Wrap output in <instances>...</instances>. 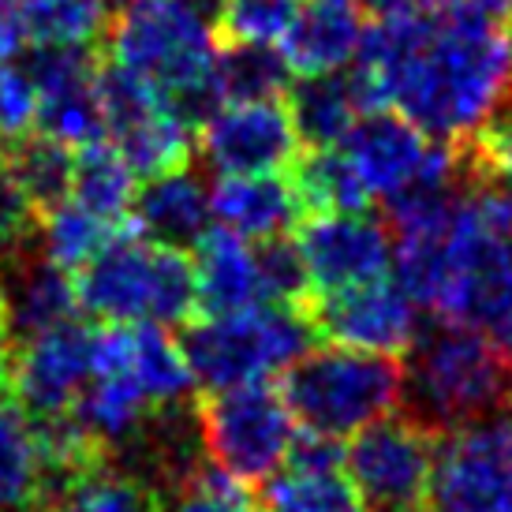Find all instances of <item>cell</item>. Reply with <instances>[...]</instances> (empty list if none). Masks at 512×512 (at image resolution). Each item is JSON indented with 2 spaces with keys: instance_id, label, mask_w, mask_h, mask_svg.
Instances as JSON below:
<instances>
[{
  "instance_id": "1",
  "label": "cell",
  "mask_w": 512,
  "mask_h": 512,
  "mask_svg": "<svg viewBox=\"0 0 512 512\" xmlns=\"http://www.w3.org/2000/svg\"><path fill=\"white\" fill-rule=\"evenodd\" d=\"M348 86L359 113L408 116L438 143H468L512 98V23L464 0H419L363 34Z\"/></svg>"
},
{
  "instance_id": "2",
  "label": "cell",
  "mask_w": 512,
  "mask_h": 512,
  "mask_svg": "<svg viewBox=\"0 0 512 512\" xmlns=\"http://www.w3.org/2000/svg\"><path fill=\"white\" fill-rule=\"evenodd\" d=\"M217 49L214 19L191 0H139L113 15L105 57L154 86L172 113L199 135L221 109L214 86Z\"/></svg>"
},
{
  "instance_id": "3",
  "label": "cell",
  "mask_w": 512,
  "mask_h": 512,
  "mask_svg": "<svg viewBox=\"0 0 512 512\" xmlns=\"http://www.w3.org/2000/svg\"><path fill=\"white\" fill-rule=\"evenodd\" d=\"M404 367V412L434 434L498 415L509 397L512 359L483 329L438 322L423 329Z\"/></svg>"
},
{
  "instance_id": "4",
  "label": "cell",
  "mask_w": 512,
  "mask_h": 512,
  "mask_svg": "<svg viewBox=\"0 0 512 512\" xmlns=\"http://www.w3.org/2000/svg\"><path fill=\"white\" fill-rule=\"evenodd\" d=\"M72 277L79 311L101 322H154L165 329L199 322L195 262L180 247L146 240L135 225Z\"/></svg>"
},
{
  "instance_id": "5",
  "label": "cell",
  "mask_w": 512,
  "mask_h": 512,
  "mask_svg": "<svg viewBox=\"0 0 512 512\" xmlns=\"http://www.w3.org/2000/svg\"><path fill=\"white\" fill-rule=\"evenodd\" d=\"M281 393L299 430L352 438L404 404V363L359 348H314L281 370Z\"/></svg>"
},
{
  "instance_id": "6",
  "label": "cell",
  "mask_w": 512,
  "mask_h": 512,
  "mask_svg": "<svg viewBox=\"0 0 512 512\" xmlns=\"http://www.w3.org/2000/svg\"><path fill=\"white\" fill-rule=\"evenodd\" d=\"M180 344L195 385L202 393H221L288 370L311 352L314 333L307 318L292 307L258 303L251 311L191 322L184 326Z\"/></svg>"
},
{
  "instance_id": "7",
  "label": "cell",
  "mask_w": 512,
  "mask_h": 512,
  "mask_svg": "<svg viewBox=\"0 0 512 512\" xmlns=\"http://www.w3.org/2000/svg\"><path fill=\"white\" fill-rule=\"evenodd\" d=\"M195 419L206 456L243 486L277 475L296 441V419L281 385L270 378L221 393H195Z\"/></svg>"
},
{
  "instance_id": "8",
  "label": "cell",
  "mask_w": 512,
  "mask_h": 512,
  "mask_svg": "<svg viewBox=\"0 0 512 512\" xmlns=\"http://www.w3.org/2000/svg\"><path fill=\"white\" fill-rule=\"evenodd\" d=\"M438 438L400 408L352 434L344 445V471L370 512H427Z\"/></svg>"
},
{
  "instance_id": "9",
  "label": "cell",
  "mask_w": 512,
  "mask_h": 512,
  "mask_svg": "<svg viewBox=\"0 0 512 512\" xmlns=\"http://www.w3.org/2000/svg\"><path fill=\"white\" fill-rule=\"evenodd\" d=\"M341 150L356 165L374 202H389L412 187L449 184L464 176V146L430 139L427 131L393 109L359 116Z\"/></svg>"
},
{
  "instance_id": "10",
  "label": "cell",
  "mask_w": 512,
  "mask_h": 512,
  "mask_svg": "<svg viewBox=\"0 0 512 512\" xmlns=\"http://www.w3.org/2000/svg\"><path fill=\"white\" fill-rule=\"evenodd\" d=\"M427 512H512V415L441 434Z\"/></svg>"
},
{
  "instance_id": "11",
  "label": "cell",
  "mask_w": 512,
  "mask_h": 512,
  "mask_svg": "<svg viewBox=\"0 0 512 512\" xmlns=\"http://www.w3.org/2000/svg\"><path fill=\"white\" fill-rule=\"evenodd\" d=\"M303 318L314 341L359 348L378 356H408L419 341V307L397 281H370V285L341 288L303 303Z\"/></svg>"
},
{
  "instance_id": "12",
  "label": "cell",
  "mask_w": 512,
  "mask_h": 512,
  "mask_svg": "<svg viewBox=\"0 0 512 512\" xmlns=\"http://www.w3.org/2000/svg\"><path fill=\"white\" fill-rule=\"evenodd\" d=\"M202 161L217 176H262L288 172L303 154L292 113L281 98L228 101L199 128Z\"/></svg>"
},
{
  "instance_id": "13",
  "label": "cell",
  "mask_w": 512,
  "mask_h": 512,
  "mask_svg": "<svg viewBox=\"0 0 512 512\" xmlns=\"http://www.w3.org/2000/svg\"><path fill=\"white\" fill-rule=\"evenodd\" d=\"M292 240L311 277V296L382 281L393 266V232L370 214L307 217L292 228Z\"/></svg>"
},
{
  "instance_id": "14",
  "label": "cell",
  "mask_w": 512,
  "mask_h": 512,
  "mask_svg": "<svg viewBox=\"0 0 512 512\" xmlns=\"http://www.w3.org/2000/svg\"><path fill=\"white\" fill-rule=\"evenodd\" d=\"M94 378V329L79 318L15 341L12 393L30 415H64Z\"/></svg>"
},
{
  "instance_id": "15",
  "label": "cell",
  "mask_w": 512,
  "mask_h": 512,
  "mask_svg": "<svg viewBox=\"0 0 512 512\" xmlns=\"http://www.w3.org/2000/svg\"><path fill=\"white\" fill-rule=\"evenodd\" d=\"M94 374L131 378L154 408H176L195 397L184 344L172 337V329L154 322H105L94 333Z\"/></svg>"
},
{
  "instance_id": "16",
  "label": "cell",
  "mask_w": 512,
  "mask_h": 512,
  "mask_svg": "<svg viewBox=\"0 0 512 512\" xmlns=\"http://www.w3.org/2000/svg\"><path fill=\"white\" fill-rule=\"evenodd\" d=\"M30 75L38 83V131L64 146L105 139V116L98 101V53L34 45Z\"/></svg>"
},
{
  "instance_id": "17",
  "label": "cell",
  "mask_w": 512,
  "mask_h": 512,
  "mask_svg": "<svg viewBox=\"0 0 512 512\" xmlns=\"http://www.w3.org/2000/svg\"><path fill=\"white\" fill-rule=\"evenodd\" d=\"M367 34V8L359 0H303L281 42L292 79L333 75L348 68Z\"/></svg>"
},
{
  "instance_id": "18",
  "label": "cell",
  "mask_w": 512,
  "mask_h": 512,
  "mask_svg": "<svg viewBox=\"0 0 512 512\" xmlns=\"http://www.w3.org/2000/svg\"><path fill=\"white\" fill-rule=\"evenodd\" d=\"M38 243V240H34ZM0 288L8 299L15 341H27L42 329H53L60 322L79 318V296H75V277L68 270L53 266L42 251L19 247L4 266H0Z\"/></svg>"
},
{
  "instance_id": "19",
  "label": "cell",
  "mask_w": 512,
  "mask_h": 512,
  "mask_svg": "<svg viewBox=\"0 0 512 512\" xmlns=\"http://www.w3.org/2000/svg\"><path fill=\"white\" fill-rule=\"evenodd\" d=\"M210 214L217 228L247 243L288 236L299 225V206L288 184V172L262 176H221L210 191Z\"/></svg>"
},
{
  "instance_id": "20",
  "label": "cell",
  "mask_w": 512,
  "mask_h": 512,
  "mask_svg": "<svg viewBox=\"0 0 512 512\" xmlns=\"http://www.w3.org/2000/svg\"><path fill=\"white\" fill-rule=\"evenodd\" d=\"M195 288H199V318L251 311L262 299L255 243L232 236L225 228H206L195 243Z\"/></svg>"
},
{
  "instance_id": "21",
  "label": "cell",
  "mask_w": 512,
  "mask_h": 512,
  "mask_svg": "<svg viewBox=\"0 0 512 512\" xmlns=\"http://www.w3.org/2000/svg\"><path fill=\"white\" fill-rule=\"evenodd\" d=\"M210 191L187 169L146 180V187L135 191L131 221L146 240L165 247H195L210 228Z\"/></svg>"
},
{
  "instance_id": "22",
  "label": "cell",
  "mask_w": 512,
  "mask_h": 512,
  "mask_svg": "<svg viewBox=\"0 0 512 512\" xmlns=\"http://www.w3.org/2000/svg\"><path fill=\"white\" fill-rule=\"evenodd\" d=\"M288 184L296 195L299 221L329 214H370L374 195L359 180L356 165L341 146L333 150H303L288 169Z\"/></svg>"
},
{
  "instance_id": "23",
  "label": "cell",
  "mask_w": 512,
  "mask_h": 512,
  "mask_svg": "<svg viewBox=\"0 0 512 512\" xmlns=\"http://www.w3.org/2000/svg\"><path fill=\"white\" fill-rule=\"evenodd\" d=\"M285 105L292 113L296 135L303 150H333L348 139V131L356 128L359 113L348 75H311V79H292L285 90Z\"/></svg>"
},
{
  "instance_id": "24",
  "label": "cell",
  "mask_w": 512,
  "mask_h": 512,
  "mask_svg": "<svg viewBox=\"0 0 512 512\" xmlns=\"http://www.w3.org/2000/svg\"><path fill=\"white\" fill-rule=\"evenodd\" d=\"M109 143L124 154V161L139 180H157V176H169V172L191 165L195 128H187L184 120L161 101L154 109H146L143 116H135L131 124L116 128L109 135Z\"/></svg>"
},
{
  "instance_id": "25",
  "label": "cell",
  "mask_w": 512,
  "mask_h": 512,
  "mask_svg": "<svg viewBox=\"0 0 512 512\" xmlns=\"http://www.w3.org/2000/svg\"><path fill=\"white\" fill-rule=\"evenodd\" d=\"M45 464L38 430L12 389L0 393V512H30L42 498Z\"/></svg>"
},
{
  "instance_id": "26",
  "label": "cell",
  "mask_w": 512,
  "mask_h": 512,
  "mask_svg": "<svg viewBox=\"0 0 512 512\" xmlns=\"http://www.w3.org/2000/svg\"><path fill=\"white\" fill-rule=\"evenodd\" d=\"M135 180L139 176L131 172L124 154L109 139L72 150V202H79L90 214L116 221V225H128L135 191H139Z\"/></svg>"
},
{
  "instance_id": "27",
  "label": "cell",
  "mask_w": 512,
  "mask_h": 512,
  "mask_svg": "<svg viewBox=\"0 0 512 512\" xmlns=\"http://www.w3.org/2000/svg\"><path fill=\"white\" fill-rule=\"evenodd\" d=\"M0 165L15 180L34 217L42 221L49 210L72 199V146L34 131L19 143L0 150Z\"/></svg>"
},
{
  "instance_id": "28",
  "label": "cell",
  "mask_w": 512,
  "mask_h": 512,
  "mask_svg": "<svg viewBox=\"0 0 512 512\" xmlns=\"http://www.w3.org/2000/svg\"><path fill=\"white\" fill-rule=\"evenodd\" d=\"M23 42L94 49L113 23V0H15Z\"/></svg>"
},
{
  "instance_id": "29",
  "label": "cell",
  "mask_w": 512,
  "mask_h": 512,
  "mask_svg": "<svg viewBox=\"0 0 512 512\" xmlns=\"http://www.w3.org/2000/svg\"><path fill=\"white\" fill-rule=\"evenodd\" d=\"M258 512H370L344 468H281L258 490Z\"/></svg>"
},
{
  "instance_id": "30",
  "label": "cell",
  "mask_w": 512,
  "mask_h": 512,
  "mask_svg": "<svg viewBox=\"0 0 512 512\" xmlns=\"http://www.w3.org/2000/svg\"><path fill=\"white\" fill-rule=\"evenodd\" d=\"M131 225H135V221H128V225L105 221V217L90 214L79 202L68 199L38 221V251H42L53 266L75 273V270H83L98 251H105L120 232H128Z\"/></svg>"
},
{
  "instance_id": "31",
  "label": "cell",
  "mask_w": 512,
  "mask_h": 512,
  "mask_svg": "<svg viewBox=\"0 0 512 512\" xmlns=\"http://www.w3.org/2000/svg\"><path fill=\"white\" fill-rule=\"evenodd\" d=\"M214 86L221 105L281 98L292 86V72H288L281 49H273V45H221L214 64Z\"/></svg>"
},
{
  "instance_id": "32",
  "label": "cell",
  "mask_w": 512,
  "mask_h": 512,
  "mask_svg": "<svg viewBox=\"0 0 512 512\" xmlns=\"http://www.w3.org/2000/svg\"><path fill=\"white\" fill-rule=\"evenodd\" d=\"M303 0H221L217 45H277L292 30Z\"/></svg>"
},
{
  "instance_id": "33",
  "label": "cell",
  "mask_w": 512,
  "mask_h": 512,
  "mask_svg": "<svg viewBox=\"0 0 512 512\" xmlns=\"http://www.w3.org/2000/svg\"><path fill=\"white\" fill-rule=\"evenodd\" d=\"M255 262L262 299L303 314V303L311 299V277H307V266H303V255H299L292 232L255 243Z\"/></svg>"
},
{
  "instance_id": "34",
  "label": "cell",
  "mask_w": 512,
  "mask_h": 512,
  "mask_svg": "<svg viewBox=\"0 0 512 512\" xmlns=\"http://www.w3.org/2000/svg\"><path fill=\"white\" fill-rule=\"evenodd\" d=\"M172 512H258L247 486L236 483L206 456L199 468L187 475V483L176 490Z\"/></svg>"
},
{
  "instance_id": "35",
  "label": "cell",
  "mask_w": 512,
  "mask_h": 512,
  "mask_svg": "<svg viewBox=\"0 0 512 512\" xmlns=\"http://www.w3.org/2000/svg\"><path fill=\"white\" fill-rule=\"evenodd\" d=\"M38 131V83L30 68L0 60V150Z\"/></svg>"
},
{
  "instance_id": "36",
  "label": "cell",
  "mask_w": 512,
  "mask_h": 512,
  "mask_svg": "<svg viewBox=\"0 0 512 512\" xmlns=\"http://www.w3.org/2000/svg\"><path fill=\"white\" fill-rule=\"evenodd\" d=\"M460 146H464V154L475 169L512 187V98L490 116V124L475 139Z\"/></svg>"
},
{
  "instance_id": "37",
  "label": "cell",
  "mask_w": 512,
  "mask_h": 512,
  "mask_svg": "<svg viewBox=\"0 0 512 512\" xmlns=\"http://www.w3.org/2000/svg\"><path fill=\"white\" fill-rule=\"evenodd\" d=\"M12 356H15L12 314H8V299H4V288H0V393L12 389Z\"/></svg>"
},
{
  "instance_id": "38",
  "label": "cell",
  "mask_w": 512,
  "mask_h": 512,
  "mask_svg": "<svg viewBox=\"0 0 512 512\" xmlns=\"http://www.w3.org/2000/svg\"><path fill=\"white\" fill-rule=\"evenodd\" d=\"M19 45H23L19 8H15V0H0V60H12Z\"/></svg>"
},
{
  "instance_id": "39",
  "label": "cell",
  "mask_w": 512,
  "mask_h": 512,
  "mask_svg": "<svg viewBox=\"0 0 512 512\" xmlns=\"http://www.w3.org/2000/svg\"><path fill=\"white\" fill-rule=\"evenodd\" d=\"M363 8H367L374 19H382V15H397V12H408V8H415L419 0H359Z\"/></svg>"
},
{
  "instance_id": "40",
  "label": "cell",
  "mask_w": 512,
  "mask_h": 512,
  "mask_svg": "<svg viewBox=\"0 0 512 512\" xmlns=\"http://www.w3.org/2000/svg\"><path fill=\"white\" fill-rule=\"evenodd\" d=\"M128 4H139V0H113V15L120 12V8H128Z\"/></svg>"
},
{
  "instance_id": "41",
  "label": "cell",
  "mask_w": 512,
  "mask_h": 512,
  "mask_svg": "<svg viewBox=\"0 0 512 512\" xmlns=\"http://www.w3.org/2000/svg\"><path fill=\"white\" fill-rule=\"evenodd\" d=\"M505 408H509V415H512V378H509V397H505Z\"/></svg>"
},
{
  "instance_id": "42",
  "label": "cell",
  "mask_w": 512,
  "mask_h": 512,
  "mask_svg": "<svg viewBox=\"0 0 512 512\" xmlns=\"http://www.w3.org/2000/svg\"><path fill=\"white\" fill-rule=\"evenodd\" d=\"M509 352H512V341H509Z\"/></svg>"
},
{
  "instance_id": "43",
  "label": "cell",
  "mask_w": 512,
  "mask_h": 512,
  "mask_svg": "<svg viewBox=\"0 0 512 512\" xmlns=\"http://www.w3.org/2000/svg\"><path fill=\"white\" fill-rule=\"evenodd\" d=\"M0 243H4V240H0ZM8 255H12V251H8Z\"/></svg>"
}]
</instances>
